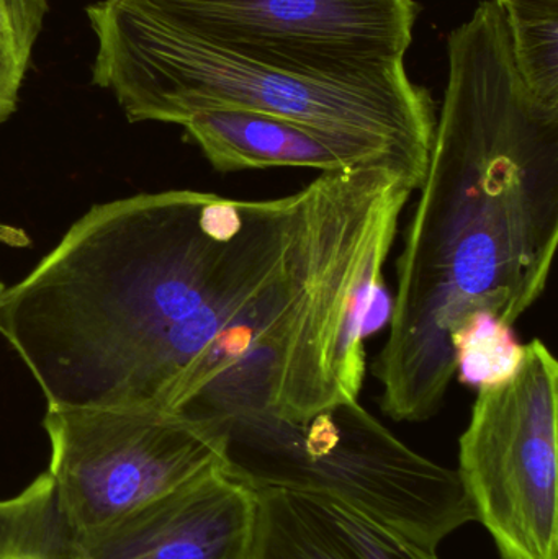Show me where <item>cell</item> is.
<instances>
[{"mask_svg": "<svg viewBox=\"0 0 558 559\" xmlns=\"http://www.w3.org/2000/svg\"><path fill=\"white\" fill-rule=\"evenodd\" d=\"M48 476L71 537L225 465V437L210 424L143 407L48 406Z\"/></svg>", "mask_w": 558, "mask_h": 559, "instance_id": "8992f818", "label": "cell"}, {"mask_svg": "<svg viewBox=\"0 0 558 559\" xmlns=\"http://www.w3.org/2000/svg\"><path fill=\"white\" fill-rule=\"evenodd\" d=\"M429 166L396 262L380 406L399 423L441 411L458 377L451 338L475 312L514 328L539 301L558 242V105L524 84L498 0L448 41Z\"/></svg>", "mask_w": 558, "mask_h": 559, "instance_id": "7a4b0ae2", "label": "cell"}, {"mask_svg": "<svg viewBox=\"0 0 558 559\" xmlns=\"http://www.w3.org/2000/svg\"><path fill=\"white\" fill-rule=\"evenodd\" d=\"M180 127L219 173L301 167L340 174L383 166L400 170L416 186L403 160L389 147L301 121L222 108L192 115Z\"/></svg>", "mask_w": 558, "mask_h": 559, "instance_id": "9c48e42d", "label": "cell"}, {"mask_svg": "<svg viewBox=\"0 0 558 559\" xmlns=\"http://www.w3.org/2000/svg\"><path fill=\"white\" fill-rule=\"evenodd\" d=\"M558 361L541 338L511 377L478 388L459 478L503 559H558Z\"/></svg>", "mask_w": 558, "mask_h": 559, "instance_id": "5b68a950", "label": "cell"}, {"mask_svg": "<svg viewBox=\"0 0 558 559\" xmlns=\"http://www.w3.org/2000/svg\"><path fill=\"white\" fill-rule=\"evenodd\" d=\"M71 547H72V545H71ZM68 559H75L74 555H72V548H71V557H69Z\"/></svg>", "mask_w": 558, "mask_h": 559, "instance_id": "e0dca14e", "label": "cell"}, {"mask_svg": "<svg viewBox=\"0 0 558 559\" xmlns=\"http://www.w3.org/2000/svg\"><path fill=\"white\" fill-rule=\"evenodd\" d=\"M242 485L330 496L429 548L474 522L455 469L419 455L359 401L304 424L265 416L223 430Z\"/></svg>", "mask_w": 558, "mask_h": 559, "instance_id": "277c9868", "label": "cell"}, {"mask_svg": "<svg viewBox=\"0 0 558 559\" xmlns=\"http://www.w3.org/2000/svg\"><path fill=\"white\" fill-rule=\"evenodd\" d=\"M248 559H439L402 532L311 492L258 489Z\"/></svg>", "mask_w": 558, "mask_h": 559, "instance_id": "30bf717a", "label": "cell"}, {"mask_svg": "<svg viewBox=\"0 0 558 559\" xmlns=\"http://www.w3.org/2000/svg\"><path fill=\"white\" fill-rule=\"evenodd\" d=\"M256 496L213 466L104 527L71 537L75 559H248Z\"/></svg>", "mask_w": 558, "mask_h": 559, "instance_id": "ba28073f", "label": "cell"}, {"mask_svg": "<svg viewBox=\"0 0 558 559\" xmlns=\"http://www.w3.org/2000/svg\"><path fill=\"white\" fill-rule=\"evenodd\" d=\"M46 12L48 0H0V124L16 110Z\"/></svg>", "mask_w": 558, "mask_h": 559, "instance_id": "4fadbf2b", "label": "cell"}, {"mask_svg": "<svg viewBox=\"0 0 558 559\" xmlns=\"http://www.w3.org/2000/svg\"><path fill=\"white\" fill-rule=\"evenodd\" d=\"M508 13L558 9V0H498Z\"/></svg>", "mask_w": 558, "mask_h": 559, "instance_id": "9a60e30c", "label": "cell"}, {"mask_svg": "<svg viewBox=\"0 0 558 559\" xmlns=\"http://www.w3.org/2000/svg\"><path fill=\"white\" fill-rule=\"evenodd\" d=\"M239 58L311 78H376L405 68L415 0H134Z\"/></svg>", "mask_w": 558, "mask_h": 559, "instance_id": "52a82bcc", "label": "cell"}, {"mask_svg": "<svg viewBox=\"0 0 558 559\" xmlns=\"http://www.w3.org/2000/svg\"><path fill=\"white\" fill-rule=\"evenodd\" d=\"M327 318L323 264L290 199L197 190L92 206L0 299V335L48 406L199 420L287 390Z\"/></svg>", "mask_w": 558, "mask_h": 559, "instance_id": "6da1fadb", "label": "cell"}, {"mask_svg": "<svg viewBox=\"0 0 558 559\" xmlns=\"http://www.w3.org/2000/svg\"><path fill=\"white\" fill-rule=\"evenodd\" d=\"M455 367L461 381L471 386L500 383L517 371L524 345L514 329L490 312L472 314L451 338Z\"/></svg>", "mask_w": 558, "mask_h": 559, "instance_id": "7c38bea8", "label": "cell"}, {"mask_svg": "<svg viewBox=\"0 0 558 559\" xmlns=\"http://www.w3.org/2000/svg\"><path fill=\"white\" fill-rule=\"evenodd\" d=\"M5 286H3V283L0 282V299H2L3 293H5Z\"/></svg>", "mask_w": 558, "mask_h": 559, "instance_id": "2e32d148", "label": "cell"}, {"mask_svg": "<svg viewBox=\"0 0 558 559\" xmlns=\"http://www.w3.org/2000/svg\"><path fill=\"white\" fill-rule=\"evenodd\" d=\"M87 16L97 38L94 82L133 123L258 111L382 144L418 190L425 180L438 117L431 94L405 68L357 81L311 78L223 51L134 0H98Z\"/></svg>", "mask_w": 558, "mask_h": 559, "instance_id": "3957f363", "label": "cell"}, {"mask_svg": "<svg viewBox=\"0 0 558 559\" xmlns=\"http://www.w3.org/2000/svg\"><path fill=\"white\" fill-rule=\"evenodd\" d=\"M71 548L48 473L0 499V559H68Z\"/></svg>", "mask_w": 558, "mask_h": 559, "instance_id": "8fae6325", "label": "cell"}, {"mask_svg": "<svg viewBox=\"0 0 558 559\" xmlns=\"http://www.w3.org/2000/svg\"><path fill=\"white\" fill-rule=\"evenodd\" d=\"M508 20L524 84L544 102L558 105V9L508 13Z\"/></svg>", "mask_w": 558, "mask_h": 559, "instance_id": "5bb4252c", "label": "cell"}]
</instances>
